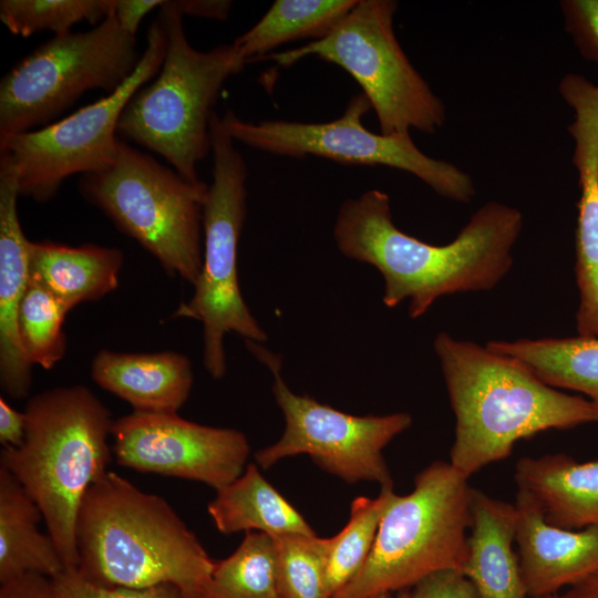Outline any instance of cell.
I'll list each match as a JSON object with an SVG mask.
<instances>
[{
	"label": "cell",
	"instance_id": "6da1fadb",
	"mask_svg": "<svg viewBox=\"0 0 598 598\" xmlns=\"http://www.w3.org/2000/svg\"><path fill=\"white\" fill-rule=\"evenodd\" d=\"M523 220L517 208L488 202L453 241L432 245L401 231L389 195L371 189L342 203L333 238L342 255L380 271L388 308L409 300V316L417 319L440 297L493 289L513 265Z\"/></svg>",
	"mask_w": 598,
	"mask_h": 598
},
{
	"label": "cell",
	"instance_id": "7a4b0ae2",
	"mask_svg": "<svg viewBox=\"0 0 598 598\" xmlns=\"http://www.w3.org/2000/svg\"><path fill=\"white\" fill-rule=\"evenodd\" d=\"M433 348L456 419L450 463L468 478L508 457L520 440L598 422L591 401L546 384L523 362L486 344L443 331Z\"/></svg>",
	"mask_w": 598,
	"mask_h": 598
},
{
	"label": "cell",
	"instance_id": "3957f363",
	"mask_svg": "<svg viewBox=\"0 0 598 598\" xmlns=\"http://www.w3.org/2000/svg\"><path fill=\"white\" fill-rule=\"evenodd\" d=\"M79 574L106 587L172 584L183 598H217L215 561L169 504L107 471L86 491L76 520Z\"/></svg>",
	"mask_w": 598,
	"mask_h": 598
},
{
	"label": "cell",
	"instance_id": "277c9868",
	"mask_svg": "<svg viewBox=\"0 0 598 598\" xmlns=\"http://www.w3.org/2000/svg\"><path fill=\"white\" fill-rule=\"evenodd\" d=\"M19 447H4L0 465L39 506L66 571L79 569L76 520L89 487L111 461V412L84 385L53 388L29 399Z\"/></svg>",
	"mask_w": 598,
	"mask_h": 598
},
{
	"label": "cell",
	"instance_id": "5b68a950",
	"mask_svg": "<svg viewBox=\"0 0 598 598\" xmlns=\"http://www.w3.org/2000/svg\"><path fill=\"white\" fill-rule=\"evenodd\" d=\"M167 38L156 79L128 101L117 134L163 156L192 182L197 164L212 151L210 118L226 81L247 61L231 44L208 51L193 48L175 1H164L158 17Z\"/></svg>",
	"mask_w": 598,
	"mask_h": 598
},
{
	"label": "cell",
	"instance_id": "8992f818",
	"mask_svg": "<svg viewBox=\"0 0 598 598\" xmlns=\"http://www.w3.org/2000/svg\"><path fill=\"white\" fill-rule=\"evenodd\" d=\"M473 491L450 462L422 470L411 493L395 494L364 564L332 598H371L411 589L439 571L463 573Z\"/></svg>",
	"mask_w": 598,
	"mask_h": 598
},
{
	"label": "cell",
	"instance_id": "52a82bcc",
	"mask_svg": "<svg viewBox=\"0 0 598 598\" xmlns=\"http://www.w3.org/2000/svg\"><path fill=\"white\" fill-rule=\"evenodd\" d=\"M80 192L171 276L195 285L203 265L205 182H192L121 141L107 169L82 175Z\"/></svg>",
	"mask_w": 598,
	"mask_h": 598
},
{
	"label": "cell",
	"instance_id": "ba28073f",
	"mask_svg": "<svg viewBox=\"0 0 598 598\" xmlns=\"http://www.w3.org/2000/svg\"><path fill=\"white\" fill-rule=\"evenodd\" d=\"M396 9L393 0H358L324 38L265 58L286 68L307 56L336 64L361 86L380 133H434L445 122V106L401 48L393 30Z\"/></svg>",
	"mask_w": 598,
	"mask_h": 598
},
{
	"label": "cell",
	"instance_id": "9c48e42d",
	"mask_svg": "<svg viewBox=\"0 0 598 598\" xmlns=\"http://www.w3.org/2000/svg\"><path fill=\"white\" fill-rule=\"evenodd\" d=\"M234 142L215 112L210 118L213 182L204 208L202 270L192 298L173 315L203 323V362L214 379L226 372V333L235 332L257 343L267 340L238 282L237 252L247 213L248 171Z\"/></svg>",
	"mask_w": 598,
	"mask_h": 598
},
{
	"label": "cell",
	"instance_id": "30bf717a",
	"mask_svg": "<svg viewBox=\"0 0 598 598\" xmlns=\"http://www.w3.org/2000/svg\"><path fill=\"white\" fill-rule=\"evenodd\" d=\"M142 54L112 12L94 28L54 35L0 81V137L52 122L90 90L121 86Z\"/></svg>",
	"mask_w": 598,
	"mask_h": 598
},
{
	"label": "cell",
	"instance_id": "8fae6325",
	"mask_svg": "<svg viewBox=\"0 0 598 598\" xmlns=\"http://www.w3.org/2000/svg\"><path fill=\"white\" fill-rule=\"evenodd\" d=\"M166 45V33L156 19L147 30L137 66L114 92L63 120L0 137V153L16 169L21 196L48 202L68 177L101 172L114 164L121 142L116 134L122 112L161 70Z\"/></svg>",
	"mask_w": 598,
	"mask_h": 598
},
{
	"label": "cell",
	"instance_id": "7c38bea8",
	"mask_svg": "<svg viewBox=\"0 0 598 598\" xmlns=\"http://www.w3.org/2000/svg\"><path fill=\"white\" fill-rule=\"evenodd\" d=\"M363 93L351 97L343 114L324 123L283 120L249 122L228 111L223 125L234 141L274 155L329 158L343 165L388 166L408 172L451 200L468 203L473 179L454 164L419 150L410 135L377 134L362 118L371 110Z\"/></svg>",
	"mask_w": 598,
	"mask_h": 598
},
{
	"label": "cell",
	"instance_id": "4fadbf2b",
	"mask_svg": "<svg viewBox=\"0 0 598 598\" xmlns=\"http://www.w3.org/2000/svg\"><path fill=\"white\" fill-rule=\"evenodd\" d=\"M248 350L272 373V392L286 426L281 437L256 452L257 464L267 470L280 460L308 454L322 470L347 483L375 482L393 486L383 448L412 424L409 413L352 415L293 393L281 377L278 354L254 341Z\"/></svg>",
	"mask_w": 598,
	"mask_h": 598
},
{
	"label": "cell",
	"instance_id": "5bb4252c",
	"mask_svg": "<svg viewBox=\"0 0 598 598\" xmlns=\"http://www.w3.org/2000/svg\"><path fill=\"white\" fill-rule=\"evenodd\" d=\"M111 435L118 465L202 482L216 491L244 473L250 453L243 432L198 424L177 413L133 411L114 421Z\"/></svg>",
	"mask_w": 598,
	"mask_h": 598
},
{
	"label": "cell",
	"instance_id": "9a60e30c",
	"mask_svg": "<svg viewBox=\"0 0 598 598\" xmlns=\"http://www.w3.org/2000/svg\"><path fill=\"white\" fill-rule=\"evenodd\" d=\"M564 100L574 110L568 132L575 142L573 162L580 187L575 231L576 329L578 336L598 338V86L577 84Z\"/></svg>",
	"mask_w": 598,
	"mask_h": 598
},
{
	"label": "cell",
	"instance_id": "2e32d148",
	"mask_svg": "<svg viewBox=\"0 0 598 598\" xmlns=\"http://www.w3.org/2000/svg\"><path fill=\"white\" fill-rule=\"evenodd\" d=\"M515 543L529 598L559 594L598 567V528L569 530L549 524L535 498L518 489Z\"/></svg>",
	"mask_w": 598,
	"mask_h": 598
},
{
	"label": "cell",
	"instance_id": "e0dca14e",
	"mask_svg": "<svg viewBox=\"0 0 598 598\" xmlns=\"http://www.w3.org/2000/svg\"><path fill=\"white\" fill-rule=\"evenodd\" d=\"M16 169L0 153V385L19 400L29 395L32 367L22 350L18 316L29 278V243L21 228Z\"/></svg>",
	"mask_w": 598,
	"mask_h": 598
},
{
	"label": "cell",
	"instance_id": "ac0fdd59",
	"mask_svg": "<svg viewBox=\"0 0 598 598\" xmlns=\"http://www.w3.org/2000/svg\"><path fill=\"white\" fill-rule=\"evenodd\" d=\"M94 382L126 401L135 412L177 413L193 386L190 360L183 353L100 350L91 367Z\"/></svg>",
	"mask_w": 598,
	"mask_h": 598
},
{
	"label": "cell",
	"instance_id": "d6986e66",
	"mask_svg": "<svg viewBox=\"0 0 598 598\" xmlns=\"http://www.w3.org/2000/svg\"><path fill=\"white\" fill-rule=\"evenodd\" d=\"M514 504L474 489L472 525L463 574L478 598H529L513 549Z\"/></svg>",
	"mask_w": 598,
	"mask_h": 598
},
{
	"label": "cell",
	"instance_id": "ffe728a7",
	"mask_svg": "<svg viewBox=\"0 0 598 598\" xmlns=\"http://www.w3.org/2000/svg\"><path fill=\"white\" fill-rule=\"evenodd\" d=\"M514 480L535 498L549 524L569 530L598 528V460L578 462L566 454L522 457Z\"/></svg>",
	"mask_w": 598,
	"mask_h": 598
},
{
	"label": "cell",
	"instance_id": "44dd1931",
	"mask_svg": "<svg viewBox=\"0 0 598 598\" xmlns=\"http://www.w3.org/2000/svg\"><path fill=\"white\" fill-rule=\"evenodd\" d=\"M123 260V252L114 247L29 243L30 275L47 286L69 310L116 289Z\"/></svg>",
	"mask_w": 598,
	"mask_h": 598
},
{
	"label": "cell",
	"instance_id": "7402d4cb",
	"mask_svg": "<svg viewBox=\"0 0 598 598\" xmlns=\"http://www.w3.org/2000/svg\"><path fill=\"white\" fill-rule=\"evenodd\" d=\"M41 518L34 499L0 465V582L29 571L54 578L65 570L52 537L38 529Z\"/></svg>",
	"mask_w": 598,
	"mask_h": 598
},
{
	"label": "cell",
	"instance_id": "603a6c76",
	"mask_svg": "<svg viewBox=\"0 0 598 598\" xmlns=\"http://www.w3.org/2000/svg\"><path fill=\"white\" fill-rule=\"evenodd\" d=\"M216 493L207 508L223 534L254 530L271 537L316 535L300 513L265 480L256 464H248L236 481Z\"/></svg>",
	"mask_w": 598,
	"mask_h": 598
},
{
	"label": "cell",
	"instance_id": "cb8c5ba5",
	"mask_svg": "<svg viewBox=\"0 0 598 598\" xmlns=\"http://www.w3.org/2000/svg\"><path fill=\"white\" fill-rule=\"evenodd\" d=\"M486 346L523 362L553 388L585 394L598 409V338L519 339Z\"/></svg>",
	"mask_w": 598,
	"mask_h": 598
},
{
	"label": "cell",
	"instance_id": "d4e9b609",
	"mask_svg": "<svg viewBox=\"0 0 598 598\" xmlns=\"http://www.w3.org/2000/svg\"><path fill=\"white\" fill-rule=\"evenodd\" d=\"M358 0H277L233 43L247 62L260 60L296 39L324 38Z\"/></svg>",
	"mask_w": 598,
	"mask_h": 598
},
{
	"label": "cell",
	"instance_id": "484cf974",
	"mask_svg": "<svg viewBox=\"0 0 598 598\" xmlns=\"http://www.w3.org/2000/svg\"><path fill=\"white\" fill-rule=\"evenodd\" d=\"M275 539L261 532H246L237 549L215 561L213 588L217 598H278Z\"/></svg>",
	"mask_w": 598,
	"mask_h": 598
},
{
	"label": "cell",
	"instance_id": "4316f807",
	"mask_svg": "<svg viewBox=\"0 0 598 598\" xmlns=\"http://www.w3.org/2000/svg\"><path fill=\"white\" fill-rule=\"evenodd\" d=\"M395 493L393 486L381 487L375 498L359 496L351 503L347 525L330 538L327 585L332 596L347 585L364 564L377 536L380 522Z\"/></svg>",
	"mask_w": 598,
	"mask_h": 598
},
{
	"label": "cell",
	"instance_id": "83f0119b",
	"mask_svg": "<svg viewBox=\"0 0 598 598\" xmlns=\"http://www.w3.org/2000/svg\"><path fill=\"white\" fill-rule=\"evenodd\" d=\"M70 310L30 275L18 316L19 339L31 365L53 368L65 354L63 321Z\"/></svg>",
	"mask_w": 598,
	"mask_h": 598
},
{
	"label": "cell",
	"instance_id": "f1b7e54d",
	"mask_svg": "<svg viewBox=\"0 0 598 598\" xmlns=\"http://www.w3.org/2000/svg\"><path fill=\"white\" fill-rule=\"evenodd\" d=\"M272 538L277 548V597L331 598L327 585L330 538L303 534Z\"/></svg>",
	"mask_w": 598,
	"mask_h": 598
},
{
	"label": "cell",
	"instance_id": "f546056e",
	"mask_svg": "<svg viewBox=\"0 0 598 598\" xmlns=\"http://www.w3.org/2000/svg\"><path fill=\"white\" fill-rule=\"evenodd\" d=\"M113 7L114 0H1L0 19L16 35L43 31L61 35L81 21L97 25Z\"/></svg>",
	"mask_w": 598,
	"mask_h": 598
},
{
	"label": "cell",
	"instance_id": "4dcf8cb0",
	"mask_svg": "<svg viewBox=\"0 0 598 598\" xmlns=\"http://www.w3.org/2000/svg\"><path fill=\"white\" fill-rule=\"evenodd\" d=\"M53 579L61 598H183L172 584L146 588L106 587L86 580L78 570H64Z\"/></svg>",
	"mask_w": 598,
	"mask_h": 598
},
{
	"label": "cell",
	"instance_id": "1f68e13d",
	"mask_svg": "<svg viewBox=\"0 0 598 598\" xmlns=\"http://www.w3.org/2000/svg\"><path fill=\"white\" fill-rule=\"evenodd\" d=\"M566 32L581 55L598 63V0L560 2Z\"/></svg>",
	"mask_w": 598,
	"mask_h": 598
},
{
	"label": "cell",
	"instance_id": "d6a6232c",
	"mask_svg": "<svg viewBox=\"0 0 598 598\" xmlns=\"http://www.w3.org/2000/svg\"><path fill=\"white\" fill-rule=\"evenodd\" d=\"M410 591L411 598H478L472 582L458 570L432 574Z\"/></svg>",
	"mask_w": 598,
	"mask_h": 598
},
{
	"label": "cell",
	"instance_id": "836d02e7",
	"mask_svg": "<svg viewBox=\"0 0 598 598\" xmlns=\"http://www.w3.org/2000/svg\"><path fill=\"white\" fill-rule=\"evenodd\" d=\"M0 598H61V595L53 578L29 571L1 582Z\"/></svg>",
	"mask_w": 598,
	"mask_h": 598
},
{
	"label": "cell",
	"instance_id": "e575fe53",
	"mask_svg": "<svg viewBox=\"0 0 598 598\" xmlns=\"http://www.w3.org/2000/svg\"><path fill=\"white\" fill-rule=\"evenodd\" d=\"M163 0H114L113 14L118 27L134 37L143 18L153 9L159 8Z\"/></svg>",
	"mask_w": 598,
	"mask_h": 598
},
{
	"label": "cell",
	"instance_id": "d590c367",
	"mask_svg": "<svg viewBox=\"0 0 598 598\" xmlns=\"http://www.w3.org/2000/svg\"><path fill=\"white\" fill-rule=\"evenodd\" d=\"M27 417L0 399V443L4 447H19L25 437Z\"/></svg>",
	"mask_w": 598,
	"mask_h": 598
},
{
	"label": "cell",
	"instance_id": "8d00e7d4",
	"mask_svg": "<svg viewBox=\"0 0 598 598\" xmlns=\"http://www.w3.org/2000/svg\"><path fill=\"white\" fill-rule=\"evenodd\" d=\"M176 6L182 16L226 20L231 1L225 0H177Z\"/></svg>",
	"mask_w": 598,
	"mask_h": 598
},
{
	"label": "cell",
	"instance_id": "74e56055",
	"mask_svg": "<svg viewBox=\"0 0 598 598\" xmlns=\"http://www.w3.org/2000/svg\"><path fill=\"white\" fill-rule=\"evenodd\" d=\"M561 598H598V567L588 576L565 589Z\"/></svg>",
	"mask_w": 598,
	"mask_h": 598
},
{
	"label": "cell",
	"instance_id": "f35d334b",
	"mask_svg": "<svg viewBox=\"0 0 598 598\" xmlns=\"http://www.w3.org/2000/svg\"><path fill=\"white\" fill-rule=\"evenodd\" d=\"M394 598H411L410 589L399 591Z\"/></svg>",
	"mask_w": 598,
	"mask_h": 598
},
{
	"label": "cell",
	"instance_id": "ab89813d",
	"mask_svg": "<svg viewBox=\"0 0 598 598\" xmlns=\"http://www.w3.org/2000/svg\"><path fill=\"white\" fill-rule=\"evenodd\" d=\"M371 598H394L393 594H382Z\"/></svg>",
	"mask_w": 598,
	"mask_h": 598
},
{
	"label": "cell",
	"instance_id": "60d3db41",
	"mask_svg": "<svg viewBox=\"0 0 598 598\" xmlns=\"http://www.w3.org/2000/svg\"><path fill=\"white\" fill-rule=\"evenodd\" d=\"M543 598H561V596H560V594H556V595L546 596V597H543Z\"/></svg>",
	"mask_w": 598,
	"mask_h": 598
}]
</instances>
